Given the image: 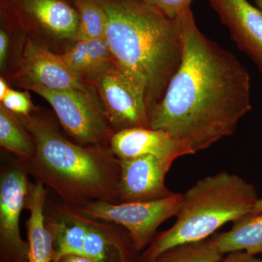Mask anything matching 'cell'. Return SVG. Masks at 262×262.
<instances>
[{
  "label": "cell",
  "mask_w": 262,
  "mask_h": 262,
  "mask_svg": "<svg viewBox=\"0 0 262 262\" xmlns=\"http://www.w3.org/2000/svg\"><path fill=\"white\" fill-rule=\"evenodd\" d=\"M182 62L150 115V127L167 131L192 155L237 130L252 108L251 77L234 54L201 32L191 8L177 17Z\"/></svg>",
  "instance_id": "1"
},
{
  "label": "cell",
  "mask_w": 262,
  "mask_h": 262,
  "mask_svg": "<svg viewBox=\"0 0 262 262\" xmlns=\"http://www.w3.org/2000/svg\"><path fill=\"white\" fill-rule=\"evenodd\" d=\"M18 117L35 143V156L22 160L35 182L51 188L72 209L93 201L119 203L121 165L110 146L81 145L44 117Z\"/></svg>",
  "instance_id": "2"
},
{
  "label": "cell",
  "mask_w": 262,
  "mask_h": 262,
  "mask_svg": "<svg viewBox=\"0 0 262 262\" xmlns=\"http://www.w3.org/2000/svg\"><path fill=\"white\" fill-rule=\"evenodd\" d=\"M107 16L106 39L116 64L144 84L150 115L182 62L177 18L143 0H96Z\"/></svg>",
  "instance_id": "3"
},
{
  "label": "cell",
  "mask_w": 262,
  "mask_h": 262,
  "mask_svg": "<svg viewBox=\"0 0 262 262\" xmlns=\"http://www.w3.org/2000/svg\"><path fill=\"white\" fill-rule=\"evenodd\" d=\"M258 196L253 184L222 171L198 181L182 194L177 220L157 234L139 262H151L170 248L205 241L229 222L251 214Z\"/></svg>",
  "instance_id": "4"
},
{
  "label": "cell",
  "mask_w": 262,
  "mask_h": 262,
  "mask_svg": "<svg viewBox=\"0 0 262 262\" xmlns=\"http://www.w3.org/2000/svg\"><path fill=\"white\" fill-rule=\"evenodd\" d=\"M52 106L66 132L81 145L110 146L115 134L100 99L91 90H50L27 86Z\"/></svg>",
  "instance_id": "5"
},
{
  "label": "cell",
  "mask_w": 262,
  "mask_h": 262,
  "mask_svg": "<svg viewBox=\"0 0 262 262\" xmlns=\"http://www.w3.org/2000/svg\"><path fill=\"white\" fill-rule=\"evenodd\" d=\"M182 194L173 193L163 199L146 202L110 203L93 201L75 208L88 218L121 226L128 232L138 251L146 249L165 221L177 216Z\"/></svg>",
  "instance_id": "6"
},
{
  "label": "cell",
  "mask_w": 262,
  "mask_h": 262,
  "mask_svg": "<svg viewBox=\"0 0 262 262\" xmlns=\"http://www.w3.org/2000/svg\"><path fill=\"white\" fill-rule=\"evenodd\" d=\"M23 160L8 158L0 170V262H29V243L20 236V218L31 182Z\"/></svg>",
  "instance_id": "7"
},
{
  "label": "cell",
  "mask_w": 262,
  "mask_h": 262,
  "mask_svg": "<svg viewBox=\"0 0 262 262\" xmlns=\"http://www.w3.org/2000/svg\"><path fill=\"white\" fill-rule=\"evenodd\" d=\"M96 83L100 101L115 132L150 127L146 89L139 79L115 63Z\"/></svg>",
  "instance_id": "8"
},
{
  "label": "cell",
  "mask_w": 262,
  "mask_h": 262,
  "mask_svg": "<svg viewBox=\"0 0 262 262\" xmlns=\"http://www.w3.org/2000/svg\"><path fill=\"white\" fill-rule=\"evenodd\" d=\"M172 164L151 155L120 160L119 203L156 201L173 194L165 184Z\"/></svg>",
  "instance_id": "9"
},
{
  "label": "cell",
  "mask_w": 262,
  "mask_h": 262,
  "mask_svg": "<svg viewBox=\"0 0 262 262\" xmlns=\"http://www.w3.org/2000/svg\"><path fill=\"white\" fill-rule=\"evenodd\" d=\"M19 77L25 87L37 85L50 90L81 91L90 89L71 72L61 55L54 54L30 38L24 46Z\"/></svg>",
  "instance_id": "10"
},
{
  "label": "cell",
  "mask_w": 262,
  "mask_h": 262,
  "mask_svg": "<svg viewBox=\"0 0 262 262\" xmlns=\"http://www.w3.org/2000/svg\"><path fill=\"white\" fill-rule=\"evenodd\" d=\"M231 37L262 76V12L247 0H208Z\"/></svg>",
  "instance_id": "11"
},
{
  "label": "cell",
  "mask_w": 262,
  "mask_h": 262,
  "mask_svg": "<svg viewBox=\"0 0 262 262\" xmlns=\"http://www.w3.org/2000/svg\"><path fill=\"white\" fill-rule=\"evenodd\" d=\"M110 148L120 160L151 155L173 162L192 155L182 142L167 131L151 127H133L117 131L110 141Z\"/></svg>",
  "instance_id": "12"
},
{
  "label": "cell",
  "mask_w": 262,
  "mask_h": 262,
  "mask_svg": "<svg viewBox=\"0 0 262 262\" xmlns=\"http://www.w3.org/2000/svg\"><path fill=\"white\" fill-rule=\"evenodd\" d=\"M18 18L58 39H75L78 32V12L67 0L10 1Z\"/></svg>",
  "instance_id": "13"
},
{
  "label": "cell",
  "mask_w": 262,
  "mask_h": 262,
  "mask_svg": "<svg viewBox=\"0 0 262 262\" xmlns=\"http://www.w3.org/2000/svg\"><path fill=\"white\" fill-rule=\"evenodd\" d=\"M45 216L53 238V262H59L67 255H82L91 219L62 203L58 205L48 200Z\"/></svg>",
  "instance_id": "14"
},
{
  "label": "cell",
  "mask_w": 262,
  "mask_h": 262,
  "mask_svg": "<svg viewBox=\"0 0 262 262\" xmlns=\"http://www.w3.org/2000/svg\"><path fill=\"white\" fill-rule=\"evenodd\" d=\"M128 232L121 226L94 220L91 224L82 248V256L95 262H139Z\"/></svg>",
  "instance_id": "15"
},
{
  "label": "cell",
  "mask_w": 262,
  "mask_h": 262,
  "mask_svg": "<svg viewBox=\"0 0 262 262\" xmlns=\"http://www.w3.org/2000/svg\"><path fill=\"white\" fill-rule=\"evenodd\" d=\"M47 200L45 186L40 183H31L25 206L30 213L25 223L28 236L29 262H53V238L45 216Z\"/></svg>",
  "instance_id": "16"
},
{
  "label": "cell",
  "mask_w": 262,
  "mask_h": 262,
  "mask_svg": "<svg viewBox=\"0 0 262 262\" xmlns=\"http://www.w3.org/2000/svg\"><path fill=\"white\" fill-rule=\"evenodd\" d=\"M210 241L223 255L235 251L262 254V213L246 215L234 222L230 230L216 234Z\"/></svg>",
  "instance_id": "17"
},
{
  "label": "cell",
  "mask_w": 262,
  "mask_h": 262,
  "mask_svg": "<svg viewBox=\"0 0 262 262\" xmlns=\"http://www.w3.org/2000/svg\"><path fill=\"white\" fill-rule=\"evenodd\" d=\"M0 145L24 160L36 155L34 139L19 117L0 105Z\"/></svg>",
  "instance_id": "18"
},
{
  "label": "cell",
  "mask_w": 262,
  "mask_h": 262,
  "mask_svg": "<svg viewBox=\"0 0 262 262\" xmlns=\"http://www.w3.org/2000/svg\"><path fill=\"white\" fill-rule=\"evenodd\" d=\"M78 12L80 23L75 39H98L106 37L107 16L96 0H72Z\"/></svg>",
  "instance_id": "19"
},
{
  "label": "cell",
  "mask_w": 262,
  "mask_h": 262,
  "mask_svg": "<svg viewBox=\"0 0 262 262\" xmlns=\"http://www.w3.org/2000/svg\"><path fill=\"white\" fill-rule=\"evenodd\" d=\"M222 256L210 239H205L170 248L151 262H220Z\"/></svg>",
  "instance_id": "20"
},
{
  "label": "cell",
  "mask_w": 262,
  "mask_h": 262,
  "mask_svg": "<svg viewBox=\"0 0 262 262\" xmlns=\"http://www.w3.org/2000/svg\"><path fill=\"white\" fill-rule=\"evenodd\" d=\"M88 42L89 68L87 81L96 82L116 63L106 37L90 39Z\"/></svg>",
  "instance_id": "21"
},
{
  "label": "cell",
  "mask_w": 262,
  "mask_h": 262,
  "mask_svg": "<svg viewBox=\"0 0 262 262\" xmlns=\"http://www.w3.org/2000/svg\"><path fill=\"white\" fill-rule=\"evenodd\" d=\"M71 72L82 81H87L89 74V42L84 39H74L72 46L61 55Z\"/></svg>",
  "instance_id": "22"
},
{
  "label": "cell",
  "mask_w": 262,
  "mask_h": 262,
  "mask_svg": "<svg viewBox=\"0 0 262 262\" xmlns=\"http://www.w3.org/2000/svg\"><path fill=\"white\" fill-rule=\"evenodd\" d=\"M1 105L19 117H29L34 111V106L27 93L10 89L1 100Z\"/></svg>",
  "instance_id": "23"
},
{
  "label": "cell",
  "mask_w": 262,
  "mask_h": 262,
  "mask_svg": "<svg viewBox=\"0 0 262 262\" xmlns=\"http://www.w3.org/2000/svg\"><path fill=\"white\" fill-rule=\"evenodd\" d=\"M172 19L191 8L193 0H143Z\"/></svg>",
  "instance_id": "24"
},
{
  "label": "cell",
  "mask_w": 262,
  "mask_h": 262,
  "mask_svg": "<svg viewBox=\"0 0 262 262\" xmlns=\"http://www.w3.org/2000/svg\"><path fill=\"white\" fill-rule=\"evenodd\" d=\"M10 39L8 33L4 27L0 29V68L4 70L8 58V51H9Z\"/></svg>",
  "instance_id": "25"
},
{
  "label": "cell",
  "mask_w": 262,
  "mask_h": 262,
  "mask_svg": "<svg viewBox=\"0 0 262 262\" xmlns=\"http://www.w3.org/2000/svg\"><path fill=\"white\" fill-rule=\"evenodd\" d=\"M221 262H262V259L245 251H235L229 253L228 256L222 259Z\"/></svg>",
  "instance_id": "26"
},
{
  "label": "cell",
  "mask_w": 262,
  "mask_h": 262,
  "mask_svg": "<svg viewBox=\"0 0 262 262\" xmlns=\"http://www.w3.org/2000/svg\"><path fill=\"white\" fill-rule=\"evenodd\" d=\"M59 262H95L82 255L70 254L63 256Z\"/></svg>",
  "instance_id": "27"
},
{
  "label": "cell",
  "mask_w": 262,
  "mask_h": 262,
  "mask_svg": "<svg viewBox=\"0 0 262 262\" xmlns=\"http://www.w3.org/2000/svg\"><path fill=\"white\" fill-rule=\"evenodd\" d=\"M9 86L3 77L0 78V101L5 97L10 90Z\"/></svg>",
  "instance_id": "28"
},
{
  "label": "cell",
  "mask_w": 262,
  "mask_h": 262,
  "mask_svg": "<svg viewBox=\"0 0 262 262\" xmlns=\"http://www.w3.org/2000/svg\"><path fill=\"white\" fill-rule=\"evenodd\" d=\"M262 213V198H258V201L256 202V205L253 208L252 212L250 215H255Z\"/></svg>",
  "instance_id": "29"
},
{
  "label": "cell",
  "mask_w": 262,
  "mask_h": 262,
  "mask_svg": "<svg viewBox=\"0 0 262 262\" xmlns=\"http://www.w3.org/2000/svg\"><path fill=\"white\" fill-rule=\"evenodd\" d=\"M256 7L262 12V0H255Z\"/></svg>",
  "instance_id": "30"
},
{
  "label": "cell",
  "mask_w": 262,
  "mask_h": 262,
  "mask_svg": "<svg viewBox=\"0 0 262 262\" xmlns=\"http://www.w3.org/2000/svg\"><path fill=\"white\" fill-rule=\"evenodd\" d=\"M10 1H15V0H10Z\"/></svg>",
  "instance_id": "31"
}]
</instances>
